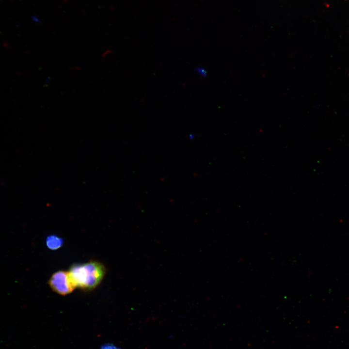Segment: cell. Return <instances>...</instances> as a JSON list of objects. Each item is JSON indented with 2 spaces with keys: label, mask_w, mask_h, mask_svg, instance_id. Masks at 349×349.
<instances>
[{
  "label": "cell",
  "mask_w": 349,
  "mask_h": 349,
  "mask_svg": "<svg viewBox=\"0 0 349 349\" xmlns=\"http://www.w3.org/2000/svg\"><path fill=\"white\" fill-rule=\"evenodd\" d=\"M69 272L76 287L91 290L101 282L105 274L103 264L95 261L72 265Z\"/></svg>",
  "instance_id": "obj_1"
},
{
  "label": "cell",
  "mask_w": 349,
  "mask_h": 349,
  "mask_svg": "<svg viewBox=\"0 0 349 349\" xmlns=\"http://www.w3.org/2000/svg\"><path fill=\"white\" fill-rule=\"evenodd\" d=\"M48 284L54 291L61 295L71 293L76 287L69 272L63 270L53 273Z\"/></svg>",
  "instance_id": "obj_2"
},
{
  "label": "cell",
  "mask_w": 349,
  "mask_h": 349,
  "mask_svg": "<svg viewBox=\"0 0 349 349\" xmlns=\"http://www.w3.org/2000/svg\"><path fill=\"white\" fill-rule=\"evenodd\" d=\"M63 244L62 238L55 235L48 236L46 238V244L48 248L56 250L60 248Z\"/></svg>",
  "instance_id": "obj_3"
},
{
  "label": "cell",
  "mask_w": 349,
  "mask_h": 349,
  "mask_svg": "<svg viewBox=\"0 0 349 349\" xmlns=\"http://www.w3.org/2000/svg\"><path fill=\"white\" fill-rule=\"evenodd\" d=\"M198 73L200 74L202 77H205L206 75V71L203 67H197L196 69Z\"/></svg>",
  "instance_id": "obj_4"
},
{
  "label": "cell",
  "mask_w": 349,
  "mask_h": 349,
  "mask_svg": "<svg viewBox=\"0 0 349 349\" xmlns=\"http://www.w3.org/2000/svg\"><path fill=\"white\" fill-rule=\"evenodd\" d=\"M101 349H120L113 345L108 344V345H105L101 347Z\"/></svg>",
  "instance_id": "obj_5"
}]
</instances>
